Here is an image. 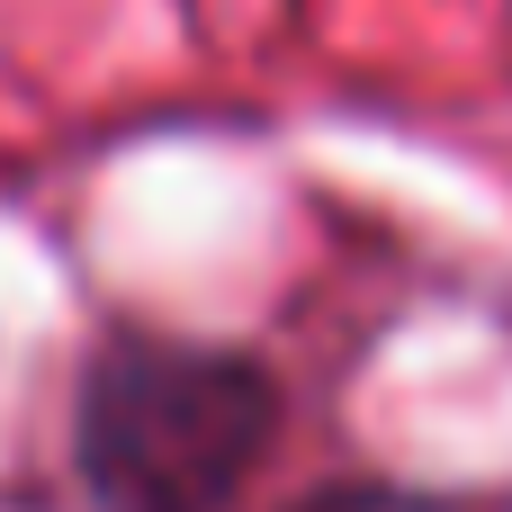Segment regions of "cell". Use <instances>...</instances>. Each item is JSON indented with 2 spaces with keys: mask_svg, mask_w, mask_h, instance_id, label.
I'll return each mask as SVG.
<instances>
[{
  "mask_svg": "<svg viewBox=\"0 0 512 512\" xmlns=\"http://www.w3.org/2000/svg\"><path fill=\"white\" fill-rule=\"evenodd\" d=\"M288 423L279 378L234 342L117 333L72 396V468L99 512H234Z\"/></svg>",
  "mask_w": 512,
  "mask_h": 512,
  "instance_id": "6da1fadb",
  "label": "cell"
},
{
  "mask_svg": "<svg viewBox=\"0 0 512 512\" xmlns=\"http://www.w3.org/2000/svg\"><path fill=\"white\" fill-rule=\"evenodd\" d=\"M279 512H459V504L423 495V486H396V477H333V486H315V495H297Z\"/></svg>",
  "mask_w": 512,
  "mask_h": 512,
  "instance_id": "7a4b0ae2",
  "label": "cell"
}]
</instances>
